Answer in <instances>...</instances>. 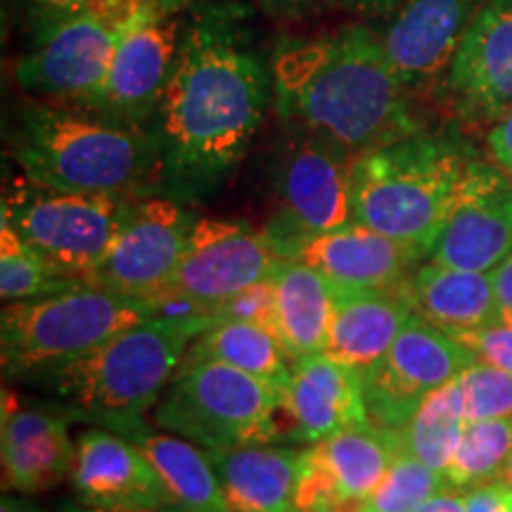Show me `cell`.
I'll use <instances>...</instances> for the list:
<instances>
[{
	"mask_svg": "<svg viewBox=\"0 0 512 512\" xmlns=\"http://www.w3.org/2000/svg\"><path fill=\"white\" fill-rule=\"evenodd\" d=\"M207 453L221 477L230 512H294L302 451L249 446Z\"/></svg>",
	"mask_w": 512,
	"mask_h": 512,
	"instance_id": "cb8c5ba5",
	"label": "cell"
},
{
	"mask_svg": "<svg viewBox=\"0 0 512 512\" xmlns=\"http://www.w3.org/2000/svg\"><path fill=\"white\" fill-rule=\"evenodd\" d=\"M197 219L166 197L131 202L110 249L86 285L155 302L164 309V294L181 264Z\"/></svg>",
	"mask_w": 512,
	"mask_h": 512,
	"instance_id": "7c38bea8",
	"label": "cell"
},
{
	"mask_svg": "<svg viewBox=\"0 0 512 512\" xmlns=\"http://www.w3.org/2000/svg\"><path fill=\"white\" fill-rule=\"evenodd\" d=\"M505 482H508V484L512 486V460H510V467H508V472H505Z\"/></svg>",
	"mask_w": 512,
	"mask_h": 512,
	"instance_id": "bcb514c9",
	"label": "cell"
},
{
	"mask_svg": "<svg viewBox=\"0 0 512 512\" xmlns=\"http://www.w3.org/2000/svg\"><path fill=\"white\" fill-rule=\"evenodd\" d=\"M475 363L463 342L413 311L392 349L361 373L370 422L401 430L427 396Z\"/></svg>",
	"mask_w": 512,
	"mask_h": 512,
	"instance_id": "8fae6325",
	"label": "cell"
},
{
	"mask_svg": "<svg viewBox=\"0 0 512 512\" xmlns=\"http://www.w3.org/2000/svg\"><path fill=\"white\" fill-rule=\"evenodd\" d=\"M512 254V178L501 166L472 159L430 261L491 273Z\"/></svg>",
	"mask_w": 512,
	"mask_h": 512,
	"instance_id": "2e32d148",
	"label": "cell"
},
{
	"mask_svg": "<svg viewBox=\"0 0 512 512\" xmlns=\"http://www.w3.org/2000/svg\"><path fill=\"white\" fill-rule=\"evenodd\" d=\"M36 5V10L41 12V17L48 22H55V19L76 15V12L93 8L100 0H31Z\"/></svg>",
	"mask_w": 512,
	"mask_h": 512,
	"instance_id": "f35d334b",
	"label": "cell"
},
{
	"mask_svg": "<svg viewBox=\"0 0 512 512\" xmlns=\"http://www.w3.org/2000/svg\"><path fill=\"white\" fill-rule=\"evenodd\" d=\"M155 422L204 451L268 446L283 439V387L188 349Z\"/></svg>",
	"mask_w": 512,
	"mask_h": 512,
	"instance_id": "8992f818",
	"label": "cell"
},
{
	"mask_svg": "<svg viewBox=\"0 0 512 512\" xmlns=\"http://www.w3.org/2000/svg\"><path fill=\"white\" fill-rule=\"evenodd\" d=\"M283 261L271 235L245 221L197 219L164 294V309L178 302L188 311L214 313L242 290L271 278Z\"/></svg>",
	"mask_w": 512,
	"mask_h": 512,
	"instance_id": "30bf717a",
	"label": "cell"
},
{
	"mask_svg": "<svg viewBox=\"0 0 512 512\" xmlns=\"http://www.w3.org/2000/svg\"><path fill=\"white\" fill-rule=\"evenodd\" d=\"M401 448L399 430L373 422L306 448L299 460L294 512H337L366 501Z\"/></svg>",
	"mask_w": 512,
	"mask_h": 512,
	"instance_id": "9a60e30c",
	"label": "cell"
},
{
	"mask_svg": "<svg viewBox=\"0 0 512 512\" xmlns=\"http://www.w3.org/2000/svg\"><path fill=\"white\" fill-rule=\"evenodd\" d=\"M415 512H465V496H460L456 489H444L430 501H425Z\"/></svg>",
	"mask_w": 512,
	"mask_h": 512,
	"instance_id": "ab89813d",
	"label": "cell"
},
{
	"mask_svg": "<svg viewBox=\"0 0 512 512\" xmlns=\"http://www.w3.org/2000/svg\"><path fill=\"white\" fill-rule=\"evenodd\" d=\"M489 150L496 164L512 178V110L489 131Z\"/></svg>",
	"mask_w": 512,
	"mask_h": 512,
	"instance_id": "74e56055",
	"label": "cell"
},
{
	"mask_svg": "<svg viewBox=\"0 0 512 512\" xmlns=\"http://www.w3.org/2000/svg\"><path fill=\"white\" fill-rule=\"evenodd\" d=\"M467 420L458 377L430 394L406 425L401 427V444L411 456L446 477L448 463L463 437Z\"/></svg>",
	"mask_w": 512,
	"mask_h": 512,
	"instance_id": "f1b7e54d",
	"label": "cell"
},
{
	"mask_svg": "<svg viewBox=\"0 0 512 512\" xmlns=\"http://www.w3.org/2000/svg\"><path fill=\"white\" fill-rule=\"evenodd\" d=\"M484 0H406L382 43L406 88L437 79L456 60Z\"/></svg>",
	"mask_w": 512,
	"mask_h": 512,
	"instance_id": "d6986e66",
	"label": "cell"
},
{
	"mask_svg": "<svg viewBox=\"0 0 512 512\" xmlns=\"http://www.w3.org/2000/svg\"><path fill=\"white\" fill-rule=\"evenodd\" d=\"M69 512H183L178 508H157V510H100V508H86V505L76 503Z\"/></svg>",
	"mask_w": 512,
	"mask_h": 512,
	"instance_id": "7bdbcfd3",
	"label": "cell"
},
{
	"mask_svg": "<svg viewBox=\"0 0 512 512\" xmlns=\"http://www.w3.org/2000/svg\"><path fill=\"white\" fill-rule=\"evenodd\" d=\"M491 283H494L496 292L498 325H508V328H512V254L501 266L491 271Z\"/></svg>",
	"mask_w": 512,
	"mask_h": 512,
	"instance_id": "8d00e7d4",
	"label": "cell"
},
{
	"mask_svg": "<svg viewBox=\"0 0 512 512\" xmlns=\"http://www.w3.org/2000/svg\"><path fill=\"white\" fill-rule=\"evenodd\" d=\"M214 320H240V323H254L261 328L271 330L278 337V325H275V292L271 278L264 283H256L242 290L221 309L214 311Z\"/></svg>",
	"mask_w": 512,
	"mask_h": 512,
	"instance_id": "836d02e7",
	"label": "cell"
},
{
	"mask_svg": "<svg viewBox=\"0 0 512 512\" xmlns=\"http://www.w3.org/2000/svg\"><path fill=\"white\" fill-rule=\"evenodd\" d=\"M337 512H361V503H351V505H347V508H342Z\"/></svg>",
	"mask_w": 512,
	"mask_h": 512,
	"instance_id": "f6af8a7d",
	"label": "cell"
},
{
	"mask_svg": "<svg viewBox=\"0 0 512 512\" xmlns=\"http://www.w3.org/2000/svg\"><path fill=\"white\" fill-rule=\"evenodd\" d=\"M451 335L475 354L477 363L512 373V328L508 325H489V328L451 332Z\"/></svg>",
	"mask_w": 512,
	"mask_h": 512,
	"instance_id": "e575fe53",
	"label": "cell"
},
{
	"mask_svg": "<svg viewBox=\"0 0 512 512\" xmlns=\"http://www.w3.org/2000/svg\"><path fill=\"white\" fill-rule=\"evenodd\" d=\"M0 512H38V508L29 505V501H24V498L3 496V501H0Z\"/></svg>",
	"mask_w": 512,
	"mask_h": 512,
	"instance_id": "b9f144b4",
	"label": "cell"
},
{
	"mask_svg": "<svg viewBox=\"0 0 512 512\" xmlns=\"http://www.w3.org/2000/svg\"><path fill=\"white\" fill-rule=\"evenodd\" d=\"M162 311L155 302L91 285L5 304L0 313L3 373L34 380Z\"/></svg>",
	"mask_w": 512,
	"mask_h": 512,
	"instance_id": "52a82bcc",
	"label": "cell"
},
{
	"mask_svg": "<svg viewBox=\"0 0 512 512\" xmlns=\"http://www.w3.org/2000/svg\"><path fill=\"white\" fill-rule=\"evenodd\" d=\"M0 456L5 491L43 494L72 477L76 446L62 413L19 406L15 396L5 392Z\"/></svg>",
	"mask_w": 512,
	"mask_h": 512,
	"instance_id": "ffe728a7",
	"label": "cell"
},
{
	"mask_svg": "<svg viewBox=\"0 0 512 512\" xmlns=\"http://www.w3.org/2000/svg\"><path fill=\"white\" fill-rule=\"evenodd\" d=\"M214 323L207 311H162L74 361L34 377L62 415L95 422L121 437L145 427L197 337Z\"/></svg>",
	"mask_w": 512,
	"mask_h": 512,
	"instance_id": "3957f363",
	"label": "cell"
},
{
	"mask_svg": "<svg viewBox=\"0 0 512 512\" xmlns=\"http://www.w3.org/2000/svg\"><path fill=\"white\" fill-rule=\"evenodd\" d=\"M275 325L287 356L323 354L335 316V287L323 273L297 259H285L271 275Z\"/></svg>",
	"mask_w": 512,
	"mask_h": 512,
	"instance_id": "d4e9b609",
	"label": "cell"
},
{
	"mask_svg": "<svg viewBox=\"0 0 512 512\" xmlns=\"http://www.w3.org/2000/svg\"><path fill=\"white\" fill-rule=\"evenodd\" d=\"M512 460V418L467 422L460 444L448 463L446 479L453 489L505 479Z\"/></svg>",
	"mask_w": 512,
	"mask_h": 512,
	"instance_id": "f546056e",
	"label": "cell"
},
{
	"mask_svg": "<svg viewBox=\"0 0 512 512\" xmlns=\"http://www.w3.org/2000/svg\"><path fill=\"white\" fill-rule=\"evenodd\" d=\"M69 287L76 283L57 275L10 223L0 221V297L5 304L46 297Z\"/></svg>",
	"mask_w": 512,
	"mask_h": 512,
	"instance_id": "4dcf8cb0",
	"label": "cell"
},
{
	"mask_svg": "<svg viewBox=\"0 0 512 512\" xmlns=\"http://www.w3.org/2000/svg\"><path fill=\"white\" fill-rule=\"evenodd\" d=\"M162 479L171 505L183 512H230L221 477L209 453L192 441L140 427L128 434Z\"/></svg>",
	"mask_w": 512,
	"mask_h": 512,
	"instance_id": "4316f807",
	"label": "cell"
},
{
	"mask_svg": "<svg viewBox=\"0 0 512 512\" xmlns=\"http://www.w3.org/2000/svg\"><path fill=\"white\" fill-rule=\"evenodd\" d=\"M366 425L370 418L358 370L325 354L292 363L283 389V439L318 444Z\"/></svg>",
	"mask_w": 512,
	"mask_h": 512,
	"instance_id": "e0dca14e",
	"label": "cell"
},
{
	"mask_svg": "<svg viewBox=\"0 0 512 512\" xmlns=\"http://www.w3.org/2000/svg\"><path fill=\"white\" fill-rule=\"evenodd\" d=\"M128 207L124 195L50 190L22 178L5 192L0 221L10 223L57 275L86 285Z\"/></svg>",
	"mask_w": 512,
	"mask_h": 512,
	"instance_id": "ba28073f",
	"label": "cell"
},
{
	"mask_svg": "<svg viewBox=\"0 0 512 512\" xmlns=\"http://www.w3.org/2000/svg\"><path fill=\"white\" fill-rule=\"evenodd\" d=\"M446 486L451 484L441 472L401 448L380 486L361 501V512H415Z\"/></svg>",
	"mask_w": 512,
	"mask_h": 512,
	"instance_id": "1f68e13d",
	"label": "cell"
},
{
	"mask_svg": "<svg viewBox=\"0 0 512 512\" xmlns=\"http://www.w3.org/2000/svg\"><path fill=\"white\" fill-rule=\"evenodd\" d=\"M465 512H512V486L505 479L467 491Z\"/></svg>",
	"mask_w": 512,
	"mask_h": 512,
	"instance_id": "d590c367",
	"label": "cell"
},
{
	"mask_svg": "<svg viewBox=\"0 0 512 512\" xmlns=\"http://www.w3.org/2000/svg\"><path fill=\"white\" fill-rule=\"evenodd\" d=\"M356 157L323 140L299 136L280 166L278 226L268 228L280 252L311 235L332 233L354 223L351 164ZM287 259V256H285Z\"/></svg>",
	"mask_w": 512,
	"mask_h": 512,
	"instance_id": "5bb4252c",
	"label": "cell"
},
{
	"mask_svg": "<svg viewBox=\"0 0 512 512\" xmlns=\"http://www.w3.org/2000/svg\"><path fill=\"white\" fill-rule=\"evenodd\" d=\"M271 74L280 117L349 157L420 133L382 36L366 27L285 43Z\"/></svg>",
	"mask_w": 512,
	"mask_h": 512,
	"instance_id": "7a4b0ae2",
	"label": "cell"
},
{
	"mask_svg": "<svg viewBox=\"0 0 512 512\" xmlns=\"http://www.w3.org/2000/svg\"><path fill=\"white\" fill-rule=\"evenodd\" d=\"M465 420L512 418V373L475 363L458 375Z\"/></svg>",
	"mask_w": 512,
	"mask_h": 512,
	"instance_id": "d6a6232c",
	"label": "cell"
},
{
	"mask_svg": "<svg viewBox=\"0 0 512 512\" xmlns=\"http://www.w3.org/2000/svg\"><path fill=\"white\" fill-rule=\"evenodd\" d=\"M72 489L79 505L100 510L174 508L143 451L117 432L95 427L76 441Z\"/></svg>",
	"mask_w": 512,
	"mask_h": 512,
	"instance_id": "ac0fdd59",
	"label": "cell"
},
{
	"mask_svg": "<svg viewBox=\"0 0 512 512\" xmlns=\"http://www.w3.org/2000/svg\"><path fill=\"white\" fill-rule=\"evenodd\" d=\"M143 0H100L93 8L55 19L15 67L27 93L91 107L105 86L119 38Z\"/></svg>",
	"mask_w": 512,
	"mask_h": 512,
	"instance_id": "9c48e42d",
	"label": "cell"
},
{
	"mask_svg": "<svg viewBox=\"0 0 512 512\" xmlns=\"http://www.w3.org/2000/svg\"><path fill=\"white\" fill-rule=\"evenodd\" d=\"M411 299L415 313L446 332L498 325L491 273L460 271L430 261L413 273Z\"/></svg>",
	"mask_w": 512,
	"mask_h": 512,
	"instance_id": "484cf974",
	"label": "cell"
},
{
	"mask_svg": "<svg viewBox=\"0 0 512 512\" xmlns=\"http://www.w3.org/2000/svg\"><path fill=\"white\" fill-rule=\"evenodd\" d=\"M332 287L335 316L323 354L358 373H366L392 349L406 320L413 316L411 283L396 290Z\"/></svg>",
	"mask_w": 512,
	"mask_h": 512,
	"instance_id": "603a6c76",
	"label": "cell"
},
{
	"mask_svg": "<svg viewBox=\"0 0 512 512\" xmlns=\"http://www.w3.org/2000/svg\"><path fill=\"white\" fill-rule=\"evenodd\" d=\"M192 354L214 358L245 373L261 377L285 389L290 380L292 358L271 330L240 320H214L192 342Z\"/></svg>",
	"mask_w": 512,
	"mask_h": 512,
	"instance_id": "83f0119b",
	"label": "cell"
},
{
	"mask_svg": "<svg viewBox=\"0 0 512 512\" xmlns=\"http://www.w3.org/2000/svg\"><path fill=\"white\" fill-rule=\"evenodd\" d=\"M10 155L24 181L64 192L126 195L159 164L157 138L98 112L29 105L19 117Z\"/></svg>",
	"mask_w": 512,
	"mask_h": 512,
	"instance_id": "277c9868",
	"label": "cell"
},
{
	"mask_svg": "<svg viewBox=\"0 0 512 512\" xmlns=\"http://www.w3.org/2000/svg\"><path fill=\"white\" fill-rule=\"evenodd\" d=\"M285 256L316 268L332 285L363 290L406 287L413 266L422 261L415 249L361 223L297 240Z\"/></svg>",
	"mask_w": 512,
	"mask_h": 512,
	"instance_id": "44dd1931",
	"label": "cell"
},
{
	"mask_svg": "<svg viewBox=\"0 0 512 512\" xmlns=\"http://www.w3.org/2000/svg\"><path fill=\"white\" fill-rule=\"evenodd\" d=\"M470 162V152L458 140L427 133L358 155L351 164L354 223L427 259Z\"/></svg>",
	"mask_w": 512,
	"mask_h": 512,
	"instance_id": "5b68a950",
	"label": "cell"
},
{
	"mask_svg": "<svg viewBox=\"0 0 512 512\" xmlns=\"http://www.w3.org/2000/svg\"><path fill=\"white\" fill-rule=\"evenodd\" d=\"M448 74L470 114L501 119L512 110V0H486Z\"/></svg>",
	"mask_w": 512,
	"mask_h": 512,
	"instance_id": "7402d4cb",
	"label": "cell"
},
{
	"mask_svg": "<svg viewBox=\"0 0 512 512\" xmlns=\"http://www.w3.org/2000/svg\"><path fill=\"white\" fill-rule=\"evenodd\" d=\"M354 3H361V5H384V3H389V0H354Z\"/></svg>",
	"mask_w": 512,
	"mask_h": 512,
	"instance_id": "ee69618b",
	"label": "cell"
},
{
	"mask_svg": "<svg viewBox=\"0 0 512 512\" xmlns=\"http://www.w3.org/2000/svg\"><path fill=\"white\" fill-rule=\"evenodd\" d=\"M271 67L233 8H209L185 31L159 105V169L178 195L214 190L242 162L266 117Z\"/></svg>",
	"mask_w": 512,
	"mask_h": 512,
	"instance_id": "6da1fadb",
	"label": "cell"
},
{
	"mask_svg": "<svg viewBox=\"0 0 512 512\" xmlns=\"http://www.w3.org/2000/svg\"><path fill=\"white\" fill-rule=\"evenodd\" d=\"M259 3L271 12H294V10L306 8V5L316 3V0H259Z\"/></svg>",
	"mask_w": 512,
	"mask_h": 512,
	"instance_id": "60d3db41",
	"label": "cell"
},
{
	"mask_svg": "<svg viewBox=\"0 0 512 512\" xmlns=\"http://www.w3.org/2000/svg\"><path fill=\"white\" fill-rule=\"evenodd\" d=\"M181 19L166 0H143L114 53L110 76L88 110L140 126L162 105L181 53Z\"/></svg>",
	"mask_w": 512,
	"mask_h": 512,
	"instance_id": "4fadbf2b",
	"label": "cell"
}]
</instances>
